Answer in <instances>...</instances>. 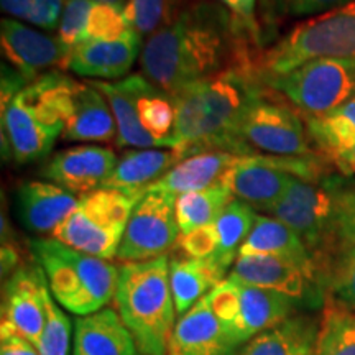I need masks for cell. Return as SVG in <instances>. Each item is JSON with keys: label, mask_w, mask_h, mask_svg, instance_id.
<instances>
[{"label": "cell", "mask_w": 355, "mask_h": 355, "mask_svg": "<svg viewBox=\"0 0 355 355\" xmlns=\"http://www.w3.org/2000/svg\"><path fill=\"white\" fill-rule=\"evenodd\" d=\"M247 38L220 6L194 3L146 40L144 76L168 94L234 66H250Z\"/></svg>", "instance_id": "6da1fadb"}, {"label": "cell", "mask_w": 355, "mask_h": 355, "mask_svg": "<svg viewBox=\"0 0 355 355\" xmlns=\"http://www.w3.org/2000/svg\"><path fill=\"white\" fill-rule=\"evenodd\" d=\"M181 159L183 158L175 150L145 148L125 152L102 188L144 198L145 189L162 180Z\"/></svg>", "instance_id": "cb8c5ba5"}, {"label": "cell", "mask_w": 355, "mask_h": 355, "mask_svg": "<svg viewBox=\"0 0 355 355\" xmlns=\"http://www.w3.org/2000/svg\"><path fill=\"white\" fill-rule=\"evenodd\" d=\"M114 300L139 354L168 355V344L178 316L170 286L168 257L128 261L119 266Z\"/></svg>", "instance_id": "277c9868"}, {"label": "cell", "mask_w": 355, "mask_h": 355, "mask_svg": "<svg viewBox=\"0 0 355 355\" xmlns=\"http://www.w3.org/2000/svg\"><path fill=\"white\" fill-rule=\"evenodd\" d=\"M178 247H180V250L186 257H191V259H209V257H214L217 247H219L216 225L209 224L191 230V232L180 234Z\"/></svg>", "instance_id": "b9f144b4"}, {"label": "cell", "mask_w": 355, "mask_h": 355, "mask_svg": "<svg viewBox=\"0 0 355 355\" xmlns=\"http://www.w3.org/2000/svg\"><path fill=\"white\" fill-rule=\"evenodd\" d=\"M137 112L144 130L157 141L158 146H168L171 150L175 105L165 92L148 81L137 99Z\"/></svg>", "instance_id": "d6a6232c"}, {"label": "cell", "mask_w": 355, "mask_h": 355, "mask_svg": "<svg viewBox=\"0 0 355 355\" xmlns=\"http://www.w3.org/2000/svg\"><path fill=\"white\" fill-rule=\"evenodd\" d=\"M175 194L152 191L133 207L125 234L119 247L117 259L128 261H146L166 255L180 239L176 219Z\"/></svg>", "instance_id": "7c38bea8"}, {"label": "cell", "mask_w": 355, "mask_h": 355, "mask_svg": "<svg viewBox=\"0 0 355 355\" xmlns=\"http://www.w3.org/2000/svg\"><path fill=\"white\" fill-rule=\"evenodd\" d=\"M117 157L110 148L96 145L73 146L58 152L48 159L43 176L73 194L91 193L102 188L112 175Z\"/></svg>", "instance_id": "2e32d148"}, {"label": "cell", "mask_w": 355, "mask_h": 355, "mask_svg": "<svg viewBox=\"0 0 355 355\" xmlns=\"http://www.w3.org/2000/svg\"><path fill=\"white\" fill-rule=\"evenodd\" d=\"M94 3L92 0H66L58 26V38L71 50L86 42L89 13Z\"/></svg>", "instance_id": "f35d334b"}, {"label": "cell", "mask_w": 355, "mask_h": 355, "mask_svg": "<svg viewBox=\"0 0 355 355\" xmlns=\"http://www.w3.org/2000/svg\"><path fill=\"white\" fill-rule=\"evenodd\" d=\"M336 165L339 170H343L345 175H355V145L349 152H345L343 157L336 159Z\"/></svg>", "instance_id": "f6af8a7d"}, {"label": "cell", "mask_w": 355, "mask_h": 355, "mask_svg": "<svg viewBox=\"0 0 355 355\" xmlns=\"http://www.w3.org/2000/svg\"><path fill=\"white\" fill-rule=\"evenodd\" d=\"M66 0H0L2 10L44 30L60 26Z\"/></svg>", "instance_id": "d590c367"}, {"label": "cell", "mask_w": 355, "mask_h": 355, "mask_svg": "<svg viewBox=\"0 0 355 355\" xmlns=\"http://www.w3.org/2000/svg\"><path fill=\"white\" fill-rule=\"evenodd\" d=\"M141 198L99 188L84 194L76 209L51 234L53 239L83 254L110 260L117 257L133 207Z\"/></svg>", "instance_id": "52a82bcc"}, {"label": "cell", "mask_w": 355, "mask_h": 355, "mask_svg": "<svg viewBox=\"0 0 355 355\" xmlns=\"http://www.w3.org/2000/svg\"><path fill=\"white\" fill-rule=\"evenodd\" d=\"M144 38L127 30L115 40H89L73 48L68 68L79 76L97 79H119L125 76L135 64Z\"/></svg>", "instance_id": "e0dca14e"}, {"label": "cell", "mask_w": 355, "mask_h": 355, "mask_svg": "<svg viewBox=\"0 0 355 355\" xmlns=\"http://www.w3.org/2000/svg\"><path fill=\"white\" fill-rule=\"evenodd\" d=\"M130 30L123 15V7L94 3L89 13L86 42L89 40H115Z\"/></svg>", "instance_id": "8d00e7d4"}, {"label": "cell", "mask_w": 355, "mask_h": 355, "mask_svg": "<svg viewBox=\"0 0 355 355\" xmlns=\"http://www.w3.org/2000/svg\"><path fill=\"white\" fill-rule=\"evenodd\" d=\"M17 261H19V255H17V252L13 250L12 247H2V272L7 273L10 272L13 266L17 265Z\"/></svg>", "instance_id": "bcb514c9"}, {"label": "cell", "mask_w": 355, "mask_h": 355, "mask_svg": "<svg viewBox=\"0 0 355 355\" xmlns=\"http://www.w3.org/2000/svg\"><path fill=\"white\" fill-rule=\"evenodd\" d=\"M48 290L46 277L38 263L17 268L3 288L2 326L37 344L46 319L44 296Z\"/></svg>", "instance_id": "9a60e30c"}, {"label": "cell", "mask_w": 355, "mask_h": 355, "mask_svg": "<svg viewBox=\"0 0 355 355\" xmlns=\"http://www.w3.org/2000/svg\"><path fill=\"white\" fill-rule=\"evenodd\" d=\"M337 211L339 199L324 186L295 178L270 214L298 235L308 250H318L337 229Z\"/></svg>", "instance_id": "4fadbf2b"}, {"label": "cell", "mask_w": 355, "mask_h": 355, "mask_svg": "<svg viewBox=\"0 0 355 355\" xmlns=\"http://www.w3.org/2000/svg\"><path fill=\"white\" fill-rule=\"evenodd\" d=\"M318 329L309 318H288L248 340L241 355H313Z\"/></svg>", "instance_id": "83f0119b"}, {"label": "cell", "mask_w": 355, "mask_h": 355, "mask_svg": "<svg viewBox=\"0 0 355 355\" xmlns=\"http://www.w3.org/2000/svg\"><path fill=\"white\" fill-rule=\"evenodd\" d=\"M255 220L257 214L254 207L248 206L241 199L234 198L214 222L217 239H219V247H217L214 259L219 260L227 268L235 263L239 250L254 229Z\"/></svg>", "instance_id": "1f68e13d"}, {"label": "cell", "mask_w": 355, "mask_h": 355, "mask_svg": "<svg viewBox=\"0 0 355 355\" xmlns=\"http://www.w3.org/2000/svg\"><path fill=\"white\" fill-rule=\"evenodd\" d=\"M58 304L78 316L97 313L115 298L119 268L109 260L83 254L56 239L30 242Z\"/></svg>", "instance_id": "5b68a950"}, {"label": "cell", "mask_w": 355, "mask_h": 355, "mask_svg": "<svg viewBox=\"0 0 355 355\" xmlns=\"http://www.w3.org/2000/svg\"><path fill=\"white\" fill-rule=\"evenodd\" d=\"M301 112L318 117L355 97V58H332L306 63L283 76L263 78Z\"/></svg>", "instance_id": "30bf717a"}, {"label": "cell", "mask_w": 355, "mask_h": 355, "mask_svg": "<svg viewBox=\"0 0 355 355\" xmlns=\"http://www.w3.org/2000/svg\"><path fill=\"white\" fill-rule=\"evenodd\" d=\"M227 266L214 257L191 259L176 257L170 260V286L178 316H183L198 301L207 296L225 279Z\"/></svg>", "instance_id": "484cf974"}, {"label": "cell", "mask_w": 355, "mask_h": 355, "mask_svg": "<svg viewBox=\"0 0 355 355\" xmlns=\"http://www.w3.org/2000/svg\"><path fill=\"white\" fill-rule=\"evenodd\" d=\"M19 216L28 230L53 234L76 209L79 199L51 181H28L19 188Z\"/></svg>", "instance_id": "d6986e66"}, {"label": "cell", "mask_w": 355, "mask_h": 355, "mask_svg": "<svg viewBox=\"0 0 355 355\" xmlns=\"http://www.w3.org/2000/svg\"><path fill=\"white\" fill-rule=\"evenodd\" d=\"M212 311L235 347L291 318L295 300L241 283L232 277L207 295Z\"/></svg>", "instance_id": "ba28073f"}, {"label": "cell", "mask_w": 355, "mask_h": 355, "mask_svg": "<svg viewBox=\"0 0 355 355\" xmlns=\"http://www.w3.org/2000/svg\"><path fill=\"white\" fill-rule=\"evenodd\" d=\"M180 0H127L123 15L133 32L141 38L152 37L159 28L171 24L180 15Z\"/></svg>", "instance_id": "836d02e7"}, {"label": "cell", "mask_w": 355, "mask_h": 355, "mask_svg": "<svg viewBox=\"0 0 355 355\" xmlns=\"http://www.w3.org/2000/svg\"><path fill=\"white\" fill-rule=\"evenodd\" d=\"M46 304V319L42 336L35 347L40 355H69L71 347V321L63 313L56 300L53 298L51 291H46L44 296Z\"/></svg>", "instance_id": "e575fe53"}, {"label": "cell", "mask_w": 355, "mask_h": 355, "mask_svg": "<svg viewBox=\"0 0 355 355\" xmlns=\"http://www.w3.org/2000/svg\"><path fill=\"white\" fill-rule=\"evenodd\" d=\"M232 199V193L222 183L180 194L176 198V219L180 232L186 234L198 227L214 224Z\"/></svg>", "instance_id": "4dcf8cb0"}, {"label": "cell", "mask_w": 355, "mask_h": 355, "mask_svg": "<svg viewBox=\"0 0 355 355\" xmlns=\"http://www.w3.org/2000/svg\"><path fill=\"white\" fill-rule=\"evenodd\" d=\"M78 83L64 74L44 73L26 84L2 109V153L19 163L44 158L63 135Z\"/></svg>", "instance_id": "3957f363"}, {"label": "cell", "mask_w": 355, "mask_h": 355, "mask_svg": "<svg viewBox=\"0 0 355 355\" xmlns=\"http://www.w3.org/2000/svg\"><path fill=\"white\" fill-rule=\"evenodd\" d=\"M96 3H109V6H119L123 7L125 6V0H92Z\"/></svg>", "instance_id": "7dc6e473"}, {"label": "cell", "mask_w": 355, "mask_h": 355, "mask_svg": "<svg viewBox=\"0 0 355 355\" xmlns=\"http://www.w3.org/2000/svg\"><path fill=\"white\" fill-rule=\"evenodd\" d=\"M0 355H40L33 343L12 331L10 327L2 326L0 329Z\"/></svg>", "instance_id": "ee69618b"}, {"label": "cell", "mask_w": 355, "mask_h": 355, "mask_svg": "<svg viewBox=\"0 0 355 355\" xmlns=\"http://www.w3.org/2000/svg\"><path fill=\"white\" fill-rule=\"evenodd\" d=\"M332 290L337 300L355 311V247L349 243H344L332 270Z\"/></svg>", "instance_id": "ab89813d"}, {"label": "cell", "mask_w": 355, "mask_h": 355, "mask_svg": "<svg viewBox=\"0 0 355 355\" xmlns=\"http://www.w3.org/2000/svg\"><path fill=\"white\" fill-rule=\"evenodd\" d=\"M0 43L3 56L28 84L42 76L40 73L44 69L68 68L73 53L60 38L40 33L12 19H3L0 24Z\"/></svg>", "instance_id": "5bb4252c"}, {"label": "cell", "mask_w": 355, "mask_h": 355, "mask_svg": "<svg viewBox=\"0 0 355 355\" xmlns=\"http://www.w3.org/2000/svg\"><path fill=\"white\" fill-rule=\"evenodd\" d=\"M135 340L117 309L104 308L74 322L73 355H137Z\"/></svg>", "instance_id": "ffe728a7"}, {"label": "cell", "mask_w": 355, "mask_h": 355, "mask_svg": "<svg viewBox=\"0 0 355 355\" xmlns=\"http://www.w3.org/2000/svg\"><path fill=\"white\" fill-rule=\"evenodd\" d=\"M235 349L204 296L176 321L168 355H234Z\"/></svg>", "instance_id": "ac0fdd59"}, {"label": "cell", "mask_w": 355, "mask_h": 355, "mask_svg": "<svg viewBox=\"0 0 355 355\" xmlns=\"http://www.w3.org/2000/svg\"><path fill=\"white\" fill-rule=\"evenodd\" d=\"M242 155L220 152V150L191 155V157L181 159L162 180L148 186L145 189V194L152 193V191H162V193L180 196V194L191 193V191L220 184L222 178L237 165Z\"/></svg>", "instance_id": "7402d4cb"}, {"label": "cell", "mask_w": 355, "mask_h": 355, "mask_svg": "<svg viewBox=\"0 0 355 355\" xmlns=\"http://www.w3.org/2000/svg\"><path fill=\"white\" fill-rule=\"evenodd\" d=\"M115 135L117 123L107 99L91 83H78L64 122L63 139L68 141L105 144Z\"/></svg>", "instance_id": "44dd1931"}, {"label": "cell", "mask_w": 355, "mask_h": 355, "mask_svg": "<svg viewBox=\"0 0 355 355\" xmlns=\"http://www.w3.org/2000/svg\"><path fill=\"white\" fill-rule=\"evenodd\" d=\"M230 277L245 285L282 293L293 300L304 295L309 279L300 266L272 255H239Z\"/></svg>", "instance_id": "4316f807"}, {"label": "cell", "mask_w": 355, "mask_h": 355, "mask_svg": "<svg viewBox=\"0 0 355 355\" xmlns=\"http://www.w3.org/2000/svg\"><path fill=\"white\" fill-rule=\"evenodd\" d=\"M313 355H355V311L327 298Z\"/></svg>", "instance_id": "f546056e"}, {"label": "cell", "mask_w": 355, "mask_h": 355, "mask_svg": "<svg viewBox=\"0 0 355 355\" xmlns=\"http://www.w3.org/2000/svg\"><path fill=\"white\" fill-rule=\"evenodd\" d=\"M355 58V0L311 17L268 48L259 61V76L275 78L306 63Z\"/></svg>", "instance_id": "8992f818"}, {"label": "cell", "mask_w": 355, "mask_h": 355, "mask_svg": "<svg viewBox=\"0 0 355 355\" xmlns=\"http://www.w3.org/2000/svg\"><path fill=\"white\" fill-rule=\"evenodd\" d=\"M239 255H272L288 260L303 270L309 279L314 277V260L308 247L293 230L277 217L257 214V220Z\"/></svg>", "instance_id": "d4e9b609"}, {"label": "cell", "mask_w": 355, "mask_h": 355, "mask_svg": "<svg viewBox=\"0 0 355 355\" xmlns=\"http://www.w3.org/2000/svg\"><path fill=\"white\" fill-rule=\"evenodd\" d=\"M243 155L313 157L308 132L290 107L261 97L247 110L237 130Z\"/></svg>", "instance_id": "8fae6325"}, {"label": "cell", "mask_w": 355, "mask_h": 355, "mask_svg": "<svg viewBox=\"0 0 355 355\" xmlns=\"http://www.w3.org/2000/svg\"><path fill=\"white\" fill-rule=\"evenodd\" d=\"M97 91L102 92L112 109L115 123H117V146H137V148H153L158 146L152 137L141 127L137 99L148 79L141 74H132L121 81H94L91 83Z\"/></svg>", "instance_id": "603a6c76"}, {"label": "cell", "mask_w": 355, "mask_h": 355, "mask_svg": "<svg viewBox=\"0 0 355 355\" xmlns=\"http://www.w3.org/2000/svg\"><path fill=\"white\" fill-rule=\"evenodd\" d=\"M352 0H260L261 10L268 20L286 17H314L343 7Z\"/></svg>", "instance_id": "74e56055"}, {"label": "cell", "mask_w": 355, "mask_h": 355, "mask_svg": "<svg viewBox=\"0 0 355 355\" xmlns=\"http://www.w3.org/2000/svg\"><path fill=\"white\" fill-rule=\"evenodd\" d=\"M259 78L252 66H234L171 94V150L183 159L212 150L243 155L237 130L247 110L263 97Z\"/></svg>", "instance_id": "7a4b0ae2"}, {"label": "cell", "mask_w": 355, "mask_h": 355, "mask_svg": "<svg viewBox=\"0 0 355 355\" xmlns=\"http://www.w3.org/2000/svg\"><path fill=\"white\" fill-rule=\"evenodd\" d=\"M337 232L344 239V243L355 247V194H344L339 198Z\"/></svg>", "instance_id": "7bdbcfd3"}, {"label": "cell", "mask_w": 355, "mask_h": 355, "mask_svg": "<svg viewBox=\"0 0 355 355\" xmlns=\"http://www.w3.org/2000/svg\"><path fill=\"white\" fill-rule=\"evenodd\" d=\"M322 165L313 157L242 155L220 183L254 209L272 212L295 178L318 183Z\"/></svg>", "instance_id": "9c48e42d"}, {"label": "cell", "mask_w": 355, "mask_h": 355, "mask_svg": "<svg viewBox=\"0 0 355 355\" xmlns=\"http://www.w3.org/2000/svg\"><path fill=\"white\" fill-rule=\"evenodd\" d=\"M308 137L332 159L355 145V97L331 112L308 119Z\"/></svg>", "instance_id": "f1b7e54d"}, {"label": "cell", "mask_w": 355, "mask_h": 355, "mask_svg": "<svg viewBox=\"0 0 355 355\" xmlns=\"http://www.w3.org/2000/svg\"><path fill=\"white\" fill-rule=\"evenodd\" d=\"M229 13L234 25L247 42L257 44L260 42V25L257 20V0H216Z\"/></svg>", "instance_id": "60d3db41"}]
</instances>
